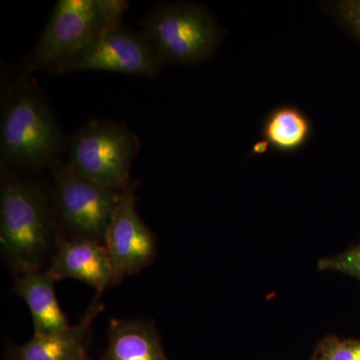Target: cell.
<instances>
[{"mask_svg":"<svg viewBox=\"0 0 360 360\" xmlns=\"http://www.w3.org/2000/svg\"><path fill=\"white\" fill-rule=\"evenodd\" d=\"M60 236L52 203L44 189L15 176L2 179L0 245L14 276L42 269Z\"/></svg>","mask_w":360,"mask_h":360,"instance_id":"cell-1","label":"cell"},{"mask_svg":"<svg viewBox=\"0 0 360 360\" xmlns=\"http://www.w3.org/2000/svg\"><path fill=\"white\" fill-rule=\"evenodd\" d=\"M63 148V132L37 85H15L2 108V158L14 167L39 170L58 161Z\"/></svg>","mask_w":360,"mask_h":360,"instance_id":"cell-2","label":"cell"},{"mask_svg":"<svg viewBox=\"0 0 360 360\" xmlns=\"http://www.w3.org/2000/svg\"><path fill=\"white\" fill-rule=\"evenodd\" d=\"M124 0H59L26 63V70H58L110 26L122 22Z\"/></svg>","mask_w":360,"mask_h":360,"instance_id":"cell-3","label":"cell"},{"mask_svg":"<svg viewBox=\"0 0 360 360\" xmlns=\"http://www.w3.org/2000/svg\"><path fill=\"white\" fill-rule=\"evenodd\" d=\"M141 25L163 65H198L212 56L221 39L212 13L191 2L156 4Z\"/></svg>","mask_w":360,"mask_h":360,"instance_id":"cell-4","label":"cell"},{"mask_svg":"<svg viewBox=\"0 0 360 360\" xmlns=\"http://www.w3.org/2000/svg\"><path fill=\"white\" fill-rule=\"evenodd\" d=\"M141 143L122 123L91 120L71 137L68 165L99 186L123 191L131 184L130 172Z\"/></svg>","mask_w":360,"mask_h":360,"instance_id":"cell-5","label":"cell"},{"mask_svg":"<svg viewBox=\"0 0 360 360\" xmlns=\"http://www.w3.org/2000/svg\"><path fill=\"white\" fill-rule=\"evenodd\" d=\"M51 203L59 227L70 238L105 243L123 191L90 181L58 160L52 165Z\"/></svg>","mask_w":360,"mask_h":360,"instance_id":"cell-6","label":"cell"},{"mask_svg":"<svg viewBox=\"0 0 360 360\" xmlns=\"http://www.w3.org/2000/svg\"><path fill=\"white\" fill-rule=\"evenodd\" d=\"M163 65L143 32L120 22L110 26L68 60L58 75L105 71L148 78L160 75Z\"/></svg>","mask_w":360,"mask_h":360,"instance_id":"cell-7","label":"cell"},{"mask_svg":"<svg viewBox=\"0 0 360 360\" xmlns=\"http://www.w3.org/2000/svg\"><path fill=\"white\" fill-rule=\"evenodd\" d=\"M104 245L120 279L139 274L153 264L158 255L155 233L136 210L134 182L123 191Z\"/></svg>","mask_w":360,"mask_h":360,"instance_id":"cell-8","label":"cell"},{"mask_svg":"<svg viewBox=\"0 0 360 360\" xmlns=\"http://www.w3.org/2000/svg\"><path fill=\"white\" fill-rule=\"evenodd\" d=\"M47 270L56 281L70 278L86 283L97 295L122 281L105 245L89 239L66 238L61 233Z\"/></svg>","mask_w":360,"mask_h":360,"instance_id":"cell-9","label":"cell"},{"mask_svg":"<svg viewBox=\"0 0 360 360\" xmlns=\"http://www.w3.org/2000/svg\"><path fill=\"white\" fill-rule=\"evenodd\" d=\"M96 295L84 316L75 326L49 335H34L32 340L9 349L7 360H82L86 355L92 323L104 309Z\"/></svg>","mask_w":360,"mask_h":360,"instance_id":"cell-10","label":"cell"},{"mask_svg":"<svg viewBox=\"0 0 360 360\" xmlns=\"http://www.w3.org/2000/svg\"><path fill=\"white\" fill-rule=\"evenodd\" d=\"M56 281L47 269L18 274L14 278L13 292L27 304L34 335L58 333L70 326L56 297Z\"/></svg>","mask_w":360,"mask_h":360,"instance_id":"cell-11","label":"cell"},{"mask_svg":"<svg viewBox=\"0 0 360 360\" xmlns=\"http://www.w3.org/2000/svg\"><path fill=\"white\" fill-rule=\"evenodd\" d=\"M108 335L103 360H168L153 321L112 319Z\"/></svg>","mask_w":360,"mask_h":360,"instance_id":"cell-12","label":"cell"},{"mask_svg":"<svg viewBox=\"0 0 360 360\" xmlns=\"http://www.w3.org/2000/svg\"><path fill=\"white\" fill-rule=\"evenodd\" d=\"M312 134L309 116L295 106L283 105L267 115L262 129L264 141L281 153H293L303 148Z\"/></svg>","mask_w":360,"mask_h":360,"instance_id":"cell-13","label":"cell"},{"mask_svg":"<svg viewBox=\"0 0 360 360\" xmlns=\"http://www.w3.org/2000/svg\"><path fill=\"white\" fill-rule=\"evenodd\" d=\"M317 267L324 271L341 272L360 281V243L340 255L321 258Z\"/></svg>","mask_w":360,"mask_h":360,"instance_id":"cell-14","label":"cell"},{"mask_svg":"<svg viewBox=\"0 0 360 360\" xmlns=\"http://www.w3.org/2000/svg\"><path fill=\"white\" fill-rule=\"evenodd\" d=\"M317 354L326 360H360V340L326 338L319 345Z\"/></svg>","mask_w":360,"mask_h":360,"instance_id":"cell-15","label":"cell"},{"mask_svg":"<svg viewBox=\"0 0 360 360\" xmlns=\"http://www.w3.org/2000/svg\"><path fill=\"white\" fill-rule=\"evenodd\" d=\"M341 25L360 41V0H342L336 4Z\"/></svg>","mask_w":360,"mask_h":360,"instance_id":"cell-16","label":"cell"},{"mask_svg":"<svg viewBox=\"0 0 360 360\" xmlns=\"http://www.w3.org/2000/svg\"><path fill=\"white\" fill-rule=\"evenodd\" d=\"M312 360H326L324 357H322L321 355L317 354V356H315Z\"/></svg>","mask_w":360,"mask_h":360,"instance_id":"cell-17","label":"cell"},{"mask_svg":"<svg viewBox=\"0 0 360 360\" xmlns=\"http://www.w3.org/2000/svg\"><path fill=\"white\" fill-rule=\"evenodd\" d=\"M82 360H91V359H90L89 357V355L86 354V355H85L84 359H82Z\"/></svg>","mask_w":360,"mask_h":360,"instance_id":"cell-18","label":"cell"}]
</instances>
